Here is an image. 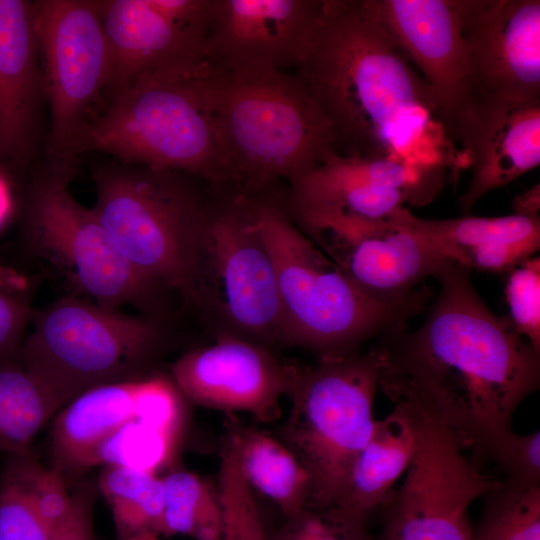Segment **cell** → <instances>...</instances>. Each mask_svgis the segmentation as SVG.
<instances>
[{"mask_svg":"<svg viewBox=\"0 0 540 540\" xmlns=\"http://www.w3.org/2000/svg\"><path fill=\"white\" fill-rule=\"evenodd\" d=\"M492 460L504 472V479L540 485V433L520 435L510 431L499 441Z\"/></svg>","mask_w":540,"mask_h":540,"instance_id":"d590c367","label":"cell"},{"mask_svg":"<svg viewBox=\"0 0 540 540\" xmlns=\"http://www.w3.org/2000/svg\"><path fill=\"white\" fill-rule=\"evenodd\" d=\"M246 202L274 264L285 343L314 349L320 356L356 352L364 341L407 328L424 308L425 288L402 301L367 295L282 210Z\"/></svg>","mask_w":540,"mask_h":540,"instance_id":"277c9868","label":"cell"},{"mask_svg":"<svg viewBox=\"0 0 540 540\" xmlns=\"http://www.w3.org/2000/svg\"><path fill=\"white\" fill-rule=\"evenodd\" d=\"M389 218L415 233L441 257L469 271L509 272L540 247V217L425 219L402 207Z\"/></svg>","mask_w":540,"mask_h":540,"instance_id":"ffe728a7","label":"cell"},{"mask_svg":"<svg viewBox=\"0 0 540 540\" xmlns=\"http://www.w3.org/2000/svg\"><path fill=\"white\" fill-rule=\"evenodd\" d=\"M483 498L473 540H540V485L504 479Z\"/></svg>","mask_w":540,"mask_h":540,"instance_id":"83f0119b","label":"cell"},{"mask_svg":"<svg viewBox=\"0 0 540 540\" xmlns=\"http://www.w3.org/2000/svg\"><path fill=\"white\" fill-rule=\"evenodd\" d=\"M505 294L516 331L540 352V258L531 257L511 271Z\"/></svg>","mask_w":540,"mask_h":540,"instance_id":"d6a6232c","label":"cell"},{"mask_svg":"<svg viewBox=\"0 0 540 540\" xmlns=\"http://www.w3.org/2000/svg\"><path fill=\"white\" fill-rule=\"evenodd\" d=\"M375 4L429 86L448 133L472 95L461 0H375Z\"/></svg>","mask_w":540,"mask_h":540,"instance_id":"d6986e66","label":"cell"},{"mask_svg":"<svg viewBox=\"0 0 540 540\" xmlns=\"http://www.w3.org/2000/svg\"><path fill=\"white\" fill-rule=\"evenodd\" d=\"M96 2L110 54V98L146 70L207 55L214 0Z\"/></svg>","mask_w":540,"mask_h":540,"instance_id":"9a60e30c","label":"cell"},{"mask_svg":"<svg viewBox=\"0 0 540 540\" xmlns=\"http://www.w3.org/2000/svg\"><path fill=\"white\" fill-rule=\"evenodd\" d=\"M329 121L337 152L442 166L451 141L435 98L375 0H322L294 69Z\"/></svg>","mask_w":540,"mask_h":540,"instance_id":"7a4b0ae2","label":"cell"},{"mask_svg":"<svg viewBox=\"0 0 540 540\" xmlns=\"http://www.w3.org/2000/svg\"><path fill=\"white\" fill-rule=\"evenodd\" d=\"M177 438L132 419L100 443L88 468L106 465L156 474L172 456Z\"/></svg>","mask_w":540,"mask_h":540,"instance_id":"f1b7e54d","label":"cell"},{"mask_svg":"<svg viewBox=\"0 0 540 540\" xmlns=\"http://www.w3.org/2000/svg\"><path fill=\"white\" fill-rule=\"evenodd\" d=\"M32 7L50 109L46 171L71 181L93 108L108 92L109 49L96 1L39 0Z\"/></svg>","mask_w":540,"mask_h":540,"instance_id":"9c48e42d","label":"cell"},{"mask_svg":"<svg viewBox=\"0 0 540 540\" xmlns=\"http://www.w3.org/2000/svg\"><path fill=\"white\" fill-rule=\"evenodd\" d=\"M226 431V444L248 484L271 499L286 519L310 503L311 476L286 445L232 418L226 422Z\"/></svg>","mask_w":540,"mask_h":540,"instance_id":"cb8c5ba5","label":"cell"},{"mask_svg":"<svg viewBox=\"0 0 540 540\" xmlns=\"http://www.w3.org/2000/svg\"><path fill=\"white\" fill-rule=\"evenodd\" d=\"M59 408L18 359H0V451L29 453L36 434Z\"/></svg>","mask_w":540,"mask_h":540,"instance_id":"d4e9b609","label":"cell"},{"mask_svg":"<svg viewBox=\"0 0 540 540\" xmlns=\"http://www.w3.org/2000/svg\"><path fill=\"white\" fill-rule=\"evenodd\" d=\"M7 468L30 499L38 516L52 533L67 518L72 495L55 469H45L30 456L14 455Z\"/></svg>","mask_w":540,"mask_h":540,"instance_id":"4dcf8cb0","label":"cell"},{"mask_svg":"<svg viewBox=\"0 0 540 540\" xmlns=\"http://www.w3.org/2000/svg\"><path fill=\"white\" fill-rule=\"evenodd\" d=\"M32 3L0 0V157L25 156L45 95Z\"/></svg>","mask_w":540,"mask_h":540,"instance_id":"44dd1931","label":"cell"},{"mask_svg":"<svg viewBox=\"0 0 540 540\" xmlns=\"http://www.w3.org/2000/svg\"><path fill=\"white\" fill-rule=\"evenodd\" d=\"M161 479L164 491L161 533L221 540L223 520L217 490L200 476L183 470Z\"/></svg>","mask_w":540,"mask_h":540,"instance_id":"4316f807","label":"cell"},{"mask_svg":"<svg viewBox=\"0 0 540 540\" xmlns=\"http://www.w3.org/2000/svg\"><path fill=\"white\" fill-rule=\"evenodd\" d=\"M366 522L335 505H307L287 518L271 540H373Z\"/></svg>","mask_w":540,"mask_h":540,"instance_id":"1f68e13d","label":"cell"},{"mask_svg":"<svg viewBox=\"0 0 540 540\" xmlns=\"http://www.w3.org/2000/svg\"><path fill=\"white\" fill-rule=\"evenodd\" d=\"M462 145L460 160L472 171L458 205L469 215L485 194L540 163V98L516 103L471 96L449 129Z\"/></svg>","mask_w":540,"mask_h":540,"instance_id":"ac0fdd59","label":"cell"},{"mask_svg":"<svg viewBox=\"0 0 540 540\" xmlns=\"http://www.w3.org/2000/svg\"><path fill=\"white\" fill-rule=\"evenodd\" d=\"M414 442L407 413L394 405L387 417L376 421L372 435L355 456L344 487L332 505L365 520L377 509H383L392 498V487L411 462Z\"/></svg>","mask_w":540,"mask_h":540,"instance_id":"7402d4cb","label":"cell"},{"mask_svg":"<svg viewBox=\"0 0 540 540\" xmlns=\"http://www.w3.org/2000/svg\"><path fill=\"white\" fill-rule=\"evenodd\" d=\"M0 540H51V532L8 468L0 484Z\"/></svg>","mask_w":540,"mask_h":540,"instance_id":"e575fe53","label":"cell"},{"mask_svg":"<svg viewBox=\"0 0 540 540\" xmlns=\"http://www.w3.org/2000/svg\"><path fill=\"white\" fill-rule=\"evenodd\" d=\"M92 494L82 487L72 494L67 518L52 533L51 540H93L91 528Z\"/></svg>","mask_w":540,"mask_h":540,"instance_id":"74e56055","label":"cell"},{"mask_svg":"<svg viewBox=\"0 0 540 540\" xmlns=\"http://www.w3.org/2000/svg\"><path fill=\"white\" fill-rule=\"evenodd\" d=\"M439 291L417 328L384 336L379 389L428 406L476 462L491 459L522 401L539 388L540 352L495 315L470 271L448 260Z\"/></svg>","mask_w":540,"mask_h":540,"instance_id":"6da1fadb","label":"cell"},{"mask_svg":"<svg viewBox=\"0 0 540 540\" xmlns=\"http://www.w3.org/2000/svg\"><path fill=\"white\" fill-rule=\"evenodd\" d=\"M513 214L524 217H540V186L539 183L525 192L518 194L512 201Z\"/></svg>","mask_w":540,"mask_h":540,"instance_id":"f35d334b","label":"cell"},{"mask_svg":"<svg viewBox=\"0 0 540 540\" xmlns=\"http://www.w3.org/2000/svg\"><path fill=\"white\" fill-rule=\"evenodd\" d=\"M322 0H214L206 53L226 71H287L303 58Z\"/></svg>","mask_w":540,"mask_h":540,"instance_id":"e0dca14e","label":"cell"},{"mask_svg":"<svg viewBox=\"0 0 540 540\" xmlns=\"http://www.w3.org/2000/svg\"><path fill=\"white\" fill-rule=\"evenodd\" d=\"M69 183L47 171L34 182L25 230L29 248L100 307L132 306L159 316L165 290L121 256L93 209L69 192Z\"/></svg>","mask_w":540,"mask_h":540,"instance_id":"30bf717a","label":"cell"},{"mask_svg":"<svg viewBox=\"0 0 540 540\" xmlns=\"http://www.w3.org/2000/svg\"><path fill=\"white\" fill-rule=\"evenodd\" d=\"M186 299L213 310L249 338L285 342L274 264L246 199L210 211L199 235Z\"/></svg>","mask_w":540,"mask_h":540,"instance_id":"8fae6325","label":"cell"},{"mask_svg":"<svg viewBox=\"0 0 540 540\" xmlns=\"http://www.w3.org/2000/svg\"><path fill=\"white\" fill-rule=\"evenodd\" d=\"M28 288L27 278L0 262V290L9 294H22Z\"/></svg>","mask_w":540,"mask_h":540,"instance_id":"ab89813d","label":"cell"},{"mask_svg":"<svg viewBox=\"0 0 540 540\" xmlns=\"http://www.w3.org/2000/svg\"><path fill=\"white\" fill-rule=\"evenodd\" d=\"M181 392L163 375L138 378L133 419L178 437L182 423Z\"/></svg>","mask_w":540,"mask_h":540,"instance_id":"836d02e7","label":"cell"},{"mask_svg":"<svg viewBox=\"0 0 540 540\" xmlns=\"http://www.w3.org/2000/svg\"><path fill=\"white\" fill-rule=\"evenodd\" d=\"M220 69L216 102L226 182L245 191L291 183L338 153L329 121L294 73Z\"/></svg>","mask_w":540,"mask_h":540,"instance_id":"5b68a950","label":"cell"},{"mask_svg":"<svg viewBox=\"0 0 540 540\" xmlns=\"http://www.w3.org/2000/svg\"><path fill=\"white\" fill-rule=\"evenodd\" d=\"M444 172L388 158L333 153L291 182L298 219L345 216L389 218L409 203L422 206L440 190Z\"/></svg>","mask_w":540,"mask_h":540,"instance_id":"4fadbf2b","label":"cell"},{"mask_svg":"<svg viewBox=\"0 0 540 540\" xmlns=\"http://www.w3.org/2000/svg\"><path fill=\"white\" fill-rule=\"evenodd\" d=\"M99 489L111 507L121 540L161 533L164 491L156 474L107 466L99 477Z\"/></svg>","mask_w":540,"mask_h":540,"instance_id":"484cf974","label":"cell"},{"mask_svg":"<svg viewBox=\"0 0 540 540\" xmlns=\"http://www.w3.org/2000/svg\"><path fill=\"white\" fill-rule=\"evenodd\" d=\"M30 325L18 361L59 409L95 387L142 377L165 336L158 315L74 295L34 310Z\"/></svg>","mask_w":540,"mask_h":540,"instance_id":"8992f818","label":"cell"},{"mask_svg":"<svg viewBox=\"0 0 540 540\" xmlns=\"http://www.w3.org/2000/svg\"><path fill=\"white\" fill-rule=\"evenodd\" d=\"M11 210V196L5 181L0 177V226Z\"/></svg>","mask_w":540,"mask_h":540,"instance_id":"60d3db41","label":"cell"},{"mask_svg":"<svg viewBox=\"0 0 540 540\" xmlns=\"http://www.w3.org/2000/svg\"><path fill=\"white\" fill-rule=\"evenodd\" d=\"M220 70L203 55L142 72L94 118L86 149L225 183L216 102Z\"/></svg>","mask_w":540,"mask_h":540,"instance_id":"3957f363","label":"cell"},{"mask_svg":"<svg viewBox=\"0 0 540 540\" xmlns=\"http://www.w3.org/2000/svg\"><path fill=\"white\" fill-rule=\"evenodd\" d=\"M137 380L90 389L59 412L52 427L51 447L54 469L63 478L88 469L100 443L133 419Z\"/></svg>","mask_w":540,"mask_h":540,"instance_id":"603a6c76","label":"cell"},{"mask_svg":"<svg viewBox=\"0 0 540 540\" xmlns=\"http://www.w3.org/2000/svg\"><path fill=\"white\" fill-rule=\"evenodd\" d=\"M129 540H158L156 535L147 534V535H141L134 538H131Z\"/></svg>","mask_w":540,"mask_h":540,"instance_id":"b9f144b4","label":"cell"},{"mask_svg":"<svg viewBox=\"0 0 540 540\" xmlns=\"http://www.w3.org/2000/svg\"><path fill=\"white\" fill-rule=\"evenodd\" d=\"M297 371L261 345L233 336L190 350L171 366L172 380L192 402L246 411L262 421L278 416L279 400L289 394Z\"/></svg>","mask_w":540,"mask_h":540,"instance_id":"2e32d148","label":"cell"},{"mask_svg":"<svg viewBox=\"0 0 540 540\" xmlns=\"http://www.w3.org/2000/svg\"><path fill=\"white\" fill-rule=\"evenodd\" d=\"M307 237L367 295L386 301L415 296L448 261L390 218L345 216L298 219Z\"/></svg>","mask_w":540,"mask_h":540,"instance_id":"7c38bea8","label":"cell"},{"mask_svg":"<svg viewBox=\"0 0 540 540\" xmlns=\"http://www.w3.org/2000/svg\"><path fill=\"white\" fill-rule=\"evenodd\" d=\"M471 96L540 98V1L461 0Z\"/></svg>","mask_w":540,"mask_h":540,"instance_id":"5bb4252c","label":"cell"},{"mask_svg":"<svg viewBox=\"0 0 540 540\" xmlns=\"http://www.w3.org/2000/svg\"><path fill=\"white\" fill-rule=\"evenodd\" d=\"M379 370L376 348L320 356L316 365L298 368L283 435L311 476L308 505L334 504L355 456L372 435Z\"/></svg>","mask_w":540,"mask_h":540,"instance_id":"ba28073f","label":"cell"},{"mask_svg":"<svg viewBox=\"0 0 540 540\" xmlns=\"http://www.w3.org/2000/svg\"><path fill=\"white\" fill-rule=\"evenodd\" d=\"M188 176L110 164L95 173L92 208L111 243L138 273L185 298L199 235L210 213Z\"/></svg>","mask_w":540,"mask_h":540,"instance_id":"52a82bcc","label":"cell"},{"mask_svg":"<svg viewBox=\"0 0 540 540\" xmlns=\"http://www.w3.org/2000/svg\"><path fill=\"white\" fill-rule=\"evenodd\" d=\"M217 492L222 508L221 540H267L252 488L227 446L221 456Z\"/></svg>","mask_w":540,"mask_h":540,"instance_id":"f546056e","label":"cell"},{"mask_svg":"<svg viewBox=\"0 0 540 540\" xmlns=\"http://www.w3.org/2000/svg\"><path fill=\"white\" fill-rule=\"evenodd\" d=\"M33 311L20 294L0 290V359H18Z\"/></svg>","mask_w":540,"mask_h":540,"instance_id":"8d00e7d4","label":"cell"}]
</instances>
